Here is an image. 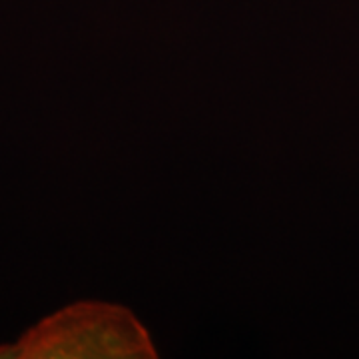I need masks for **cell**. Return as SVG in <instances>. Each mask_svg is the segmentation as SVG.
<instances>
[{
  "label": "cell",
  "mask_w": 359,
  "mask_h": 359,
  "mask_svg": "<svg viewBox=\"0 0 359 359\" xmlns=\"http://www.w3.org/2000/svg\"><path fill=\"white\" fill-rule=\"evenodd\" d=\"M154 344L128 308L78 302L0 346V359H154Z\"/></svg>",
  "instance_id": "obj_1"
}]
</instances>
